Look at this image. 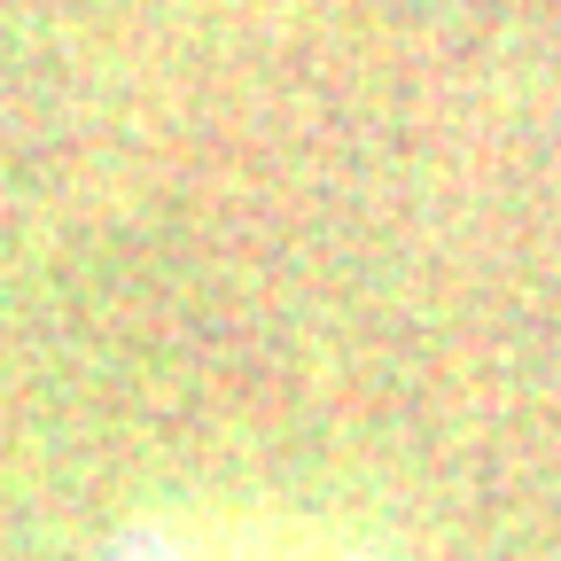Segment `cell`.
I'll use <instances>...</instances> for the list:
<instances>
[{"label": "cell", "instance_id": "cell-1", "mask_svg": "<svg viewBox=\"0 0 561 561\" xmlns=\"http://www.w3.org/2000/svg\"><path fill=\"white\" fill-rule=\"evenodd\" d=\"M102 561H375L328 538H297V530H250V523H180V515H149L125 523Z\"/></svg>", "mask_w": 561, "mask_h": 561}]
</instances>
